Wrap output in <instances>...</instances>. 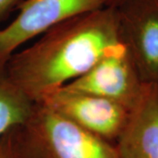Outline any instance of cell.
Listing matches in <instances>:
<instances>
[{
    "label": "cell",
    "instance_id": "6da1fadb",
    "mask_svg": "<svg viewBox=\"0 0 158 158\" xmlns=\"http://www.w3.org/2000/svg\"><path fill=\"white\" fill-rule=\"evenodd\" d=\"M121 41L116 7L103 6L56 25L15 52L4 70L32 101L41 103Z\"/></svg>",
    "mask_w": 158,
    "mask_h": 158
},
{
    "label": "cell",
    "instance_id": "7a4b0ae2",
    "mask_svg": "<svg viewBox=\"0 0 158 158\" xmlns=\"http://www.w3.org/2000/svg\"><path fill=\"white\" fill-rule=\"evenodd\" d=\"M10 134L16 158H118L115 144L41 103H34L28 118Z\"/></svg>",
    "mask_w": 158,
    "mask_h": 158
},
{
    "label": "cell",
    "instance_id": "3957f363",
    "mask_svg": "<svg viewBox=\"0 0 158 158\" xmlns=\"http://www.w3.org/2000/svg\"><path fill=\"white\" fill-rule=\"evenodd\" d=\"M103 6L100 0H24L17 16L0 28V69L30 40L63 20Z\"/></svg>",
    "mask_w": 158,
    "mask_h": 158
},
{
    "label": "cell",
    "instance_id": "277c9868",
    "mask_svg": "<svg viewBox=\"0 0 158 158\" xmlns=\"http://www.w3.org/2000/svg\"><path fill=\"white\" fill-rule=\"evenodd\" d=\"M144 85L121 41L87 72L62 88L104 98L132 110L141 97Z\"/></svg>",
    "mask_w": 158,
    "mask_h": 158
},
{
    "label": "cell",
    "instance_id": "5b68a950",
    "mask_svg": "<svg viewBox=\"0 0 158 158\" xmlns=\"http://www.w3.org/2000/svg\"><path fill=\"white\" fill-rule=\"evenodd\" d=\"M89 133L115 144L131 110L104 98L61 88L41 102Z\"/></svg>",
    "mask_w": 158,
    "mask_h": 158
},
{
    "label": "cell",
    "instance_id": "8992f818",
    "mask_svg": "<svg viewBox=\"0 0 158 158\" xmlns=\"http://www.w3.org/2000/svg\"><path fill=\"white\" fill-rule=\"evenodd\" d=\"M116 9L121 40L142 82L158 86V0H127Z\"/></svg>",
    "mask_w": 158,
    "mask_h": 158
},
{
    "label": "cell",
    "instance_id": "52a82bcc",
    "mask_svg": "<svg viewBox=\"0 0 158 158\" xmlns=\"http://www.w3.org/2000/svg\"><path fill=\"white\" fill-rule=\"evenodd\" d=\"M115 145L118 158H158V86L144 85Z\"/></svg>",
    "mask_w": 158,
    "mask_h": 158
},
{
    "label": "cell",
    "instance_id": "ba28073f",
    "mask_svg": "<svg viewBox=\"0 0 158 158\" xmlns=\"http://www.w3.org/2000/svg\"><path fill=\"white\" fill-rule=\"evenodd\" d=\"M34 103L0 69V137L28 118Z\"/></svg>",
    "mask_w": 158,
    "mask_h": 158
},
{
    "label": "cell",
    "instance_id": "9c48e42d",
    "mask_svg": "<svg viewBox=\"0 0 158 158\" xmlns=\"http://www.w3.org/2000/svg\"><path fill=\"white\" fill-rule=\"evenodd\" d=\"M10 131L0 137V158H16L12 147Z\"/></svg>",
    "mask_w": 158,
    "mask_h": 158
},
{
    "label": "cell",
    "instance_id": "30bf717a",
    "mask_svg": "<svg viewBox=\"0 0 158 158\" xmlns=\"http://www.w3.org/2000/svg\"><path fill=\"white\" fill-rule=\"evenodd\" d=\"M24 0H0V19L5 17L10 11L16 8Z\"/></svg>",
    "mask_w": 158,
    "mask_h": 158
},
{
    "label": "cell",
    "instance_id": "8fae6325",
    "mask_svg": "<svg viewBox=\"0 0 158 158\" xmlns=\"http://www.w3.org/2000/svg\"><path fill=\"white\" fill-rule=\"evenodd\" d=\"M102 5L104 6H110V7H117L120 4L124 3L127 0H100Z\"/></svg>",
    "mask_w": 158,
    "mask_h": 158
}]
</instances>
